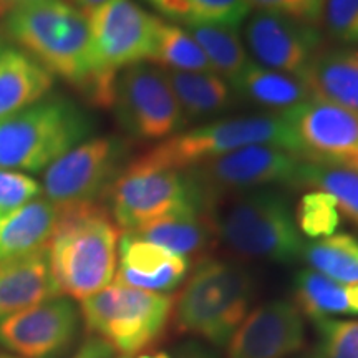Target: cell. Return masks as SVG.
<instances>
[{
  "instance_id": "obj_18",
  "label": "cell",
  "mask_w": 358,
  "mask_h": 358,
  "mask_svg": "<svg viewBox=\"0 0 358 358\" xmlns=\"http://www.w3.org/2000/svg\"><path fill=\"white\" fill-rule=\"evenodd\" d=\"M58 295L47 245L25 256L0 261V319Z\"/></svg>"
},
{
  "instance_id": "obj_23",
  "label": "cell",
  "mask_w": 358,
  "mask_h": 358,
  "mask_svg": "<svg viewBox=\"0 0 358 358\" xmlns=\"http://www.w3.org/2000/svg\"><path fill=\"white\" fill-rule=\"evenodd\" d=\"M237 100L250 101L252 105L268 110V113H287L303 103L310 101L312 95L301 78L271 69L250 64L231 85Z\"/></svg>"
},
{
  "instance_id": "obj_25",
  "label": "cell",
  "mask_w": 358,
  "mask_h": 358,
  "mask_svg": "<svg viewBox=\"0 0 358 358\" xmlns=\"http://www.w3.org/2000/svg\"><path fill=\"white\" fill-rule=\"evenodd\" d=\"M295 306L319 322L335 315H358V284L347 285L303 268L294 282Z\"/></svg>"
},
{
  "instance_id": "obj_3",
  "label": "cell",
  "mask_w": 358,
  "mask_h": 358,
  "mask_svg": "<svg viewBox=\"0 0 358 358\" xmlns=\"http://www.w3.org/2000/svg\"><path fill=\"white\" fill-rule=\"evenodd\" d=\"M214 236L241 259L290 264L302 257L303 239L287 198L279 189L236 192L208 209Z\"/></svg>"
},
{
  "instance_id": "obj_44",
  "label": "cell",
  "mask_w": 358,
  "mask_h": 358,
  "mask_svg": "<svg viewBox=\"0 0 358 358\" xmlns=\"http://www.w3.org/2000/svg\"><path fill=\"white\" fill-rule=\"evenodd\" d=\"M6 13V6H3V0H0V15Z\"/></svg>"
},
{
  "instance_id": "obj_20",
  "label": "cell",
  "mask_w": 358,
  "mask_h": 358,
  "mask_svg": "<svg viewBox=\"0 0 358 358\" xmlns=\"http://www.w3.org/2000/svg\"><path fill=\"white\" fill-rule=\"evenodd\" d=\"M302 82L313 100L358 111V48L340 45L322 48Z\"/></svg>"
},
{
  "instance_id": "obj_45",
  "label": "cell",
  "mask_w": 358,
  "mask_h": 358,
  "mask_svg": "<svg viewBox=\"0 0 358 358\" xmlns=\"http://www.w3.org/2000/svg\"><path fill=\"white\" fill-rule=\"evenodd\" d=\"M122 358H129V357H122Z\"/></svg>"
},
{
  "instance_id": "obj_43",
  "label": "cell",
  "mask_w": 358,
  "mask_h": 358,
  "mask_svg": "<svg viewBox=\"0 0 358 358\" xmlns=\"http://www.w3.org/2000/svg\"><path fill=\"white\" fill-rule=\"evenodd\" d=\"M0 358H17V357H12L10 353H7V352H3V350H0Z\"/></svg>"
},
{
  "instance_id": "obj_36",
  "label": "cell",
  "mask_w": 358,
  "mask_h": 358,
  "mask_svg": "<svg viewBox=\"0 0 358 358\" xmlns=\"http://www.w3.org/2000/svg\"><path fill=\"white\" fill-rule=\"evenodd\" d=\"M115 348L106 340L100 337H92L80 347L73 358H113Z\"/></svg>"
},
{
  "instance_id": "obj_16",
  "label": "cell",
  "mask_w": 358,
  "mask_h": 358,
  "mask_svg": "<svg viewBox=\"0 0 358 358\" xmlns=\"http://www.w3.org/2000/svg\"><path fill=\"white\" fill-rule=\"evenodd\" d=\"M306 345L302 312L289 301L262 303L229 340L227 358H287Z\"/></svg>"
},
{
  "instance_id": "obj_12",
  "label": "cell",
  "mask_w": 358,
  "mask_h": 358,
  "mask_svg": "<svg viewBox=\"0 0 358 358\" xmlns=\"http://www.w3.org/2000/svg\"><path fill=\"white\" fill-rule=\"evenodd\" d=\"M88 20L93 55L101 71L116 75L118 70L151 60L159 19L134 0H110Z\"/></svg>"
},
{
  "instance_id": "obj_34",
  "label": "cell",
  "mask_w": 358,
  "mask_h": 358,
  "mask_svg": "<svg viewBox=\"0 0 358 358\" xmlns=\"http://www.w3.org/2000/svg\"><path fill=\"white\" fill-rule=\"evenodd\" d=\"M42 186L27 174L0 169V216L38 198Z\"/></svg>"
},
{
  "instance_id": "obj_19",
  "label": "cell",
  "mask_w": 358,
  "mask_h": 358,
  "mask_svg": "<svg viewBox=\"0 0 358 358\" xmlns=\"http://www.w3.org/2000/svg\"><path fill=\"white\" fill-rule=\"evenodd\" d=\"M53 77L25 50L0 38V120L50 93Z\"/></svg>"
},
{
  "instance_id": "obj_39",
  "label": "cell",
  "mask_w": 358,
  "mask_h": 358,
  "mask_svg": "<svg viewBox=\"0 0 358 358\" xmlns=\"http://www.w3.org/2000/svg\"><path fill=\"white\" fill-rule=\"evenodd\" d=\"M108 2L110 0H69V3H71L75 8H78L80 12H83L87 17L92 15L93 12Z\"/></svg>"
},
{
  "instance_id": "obj_6",
  "label": "cell",
  "mask_w": 358,
  "mask_h": 358,
  "mask_svg": "<svg viewBox=\"0 0 358 358\" xmlns=\"http://www.w3.org/2000/svg\"><path fill=\"white\" fill-rule=\"evenodd\" d=\"M105 198L116 226L127 231L176 213L209 209L189 174L155 163L146 155L128 161Z\"/></svg>"
},
{
  "instance_id": "obj_21",
  "label": "cell",
  "mask_w": 358,
  "mask_h": 358,
  "mask_svg": "<svg viewBox=\"0 0 358 358\" xmlns=\"http://www.w3.org/2000/svg\"><path fill=\"white\" fill-rule=\"evenodd\" d=\"M60 208L47 198H35L0 216V261L45 248L55 231Z\"/></svg>"
},
{
  "instance_id": "obj_13",
  "label": "cell",
  "mask_w": 358,
  "mask_h": 358,
  "mask_svg": "<svg viewBox=\"0 0 358 358\" xmlns=\"http://www.w3.org/2000/svg\"><path fill=\"white\" fill-rule=\"evenodd\" d=\"M285 115L301 158L358 173V111L312 98Z\"/></svg>"
},
{
  "instance_id": "obj_26",
  "label": "cell",
  "mask_w": 358,
  "mask_h": 358,
  "mask_svg": "<svg viewBox=\"0 0 358 358\" xmlns=\"http://www.w3.org/2000/svg\"><path fill=\"white\" fill-rule=\"evenodd\" d=\"M181 25L198 42L214 73H217L231 85L252 62L245 50L244 42L239 37V29L194 24V22H186Z\"/></svg>"
},
{
  "instance_id": "obj_37",
  "label": "cell",
  "mask_w": 358,
  "mask_h": 358,
  "mask_svg": "<svg viewBox=\"0 0 358 358\" xmlns=\"http://www.w3.org/2000/svg\"><path fill=\"white\" fill-rule=\"evenodd\" d=\"M151 7L171 20L185 22L187 15V0H146Z\"/></svg>"
},
{
  "instance_id": "obj_40",
  "label": "cell",
  "mask_w": 358,
  "mask_h": 358,
  "mask_svg": "<svg viewBox=\"0 0 358 358\" xmlns=\"http://www.w3.org/2000/svg\"><path fill=\"white\" fill-rule=\"evenodd\" d=\"M47 2V0H3V6H6V13L12 8L24 7V6H32V3H40Z\"/></svg>"
},
{
  "instance_id": "obj_27",
  "label": "cell",
  "mask_w": 358,
  "mask_h": 358,
  "mask_svg": "<svg viewBox=\"0 0 358 358\" xmlns=\"http://www.w3.org/2000/svg\"><path fill=\"white\" fill-rule=\"evenodd\" d=\"M302 257L312 271L347 285L358 284V239L345 232L303 245Z\"/></svg>"
},
{
  "instance_id": "obj_7",
  "label": "cell",
  "mask_w": 358,
  "mask_h": 358,
  "mask_svg": "<svg viewBox=\"0 0 358 358\" xmlns=\"http://www.w3.org/2000/svg\"><path fill=\"white\" fill-rule=\"evenodd\" d=\"M252 145H277L299 155L292 127L285 113L214 120L201 127L173 134L145 155L163 166L186 171Z\"/></svg>"
},
{
  "instance_id": "obj_29",
  "label": "cell",
  "mask_w": 358,
  "mask_h": 358,
  "mask_svg": "<svg viewBox=\"0 0 358 358\" xmlns=\"http://www.w3.org/2000/svg\"><path fill=\"white\" fill-rule=\"evenodd\" d=\"M315 187L319 191L329 192L337 201L338 211H342L358 226V173L350 169L329 166V164L303 161L299 185Z\"/></svg>"
},
{
  "instance_id": "obj_9",
  "label": "cell",
  "mask_w": 358,
  "mask_h": 358,
  "mask_svg": "<svg viewBox=\"0 0 358 358\" xmlns=\"http://www.w3.org/2000/svg\"><path fill=\"white\" fill-rule=\"evenodd\" d=\"M111 108L133 140L164 141L186 127L166 71L150 62L127 66L116 75Z\"/></svg>"
},
{
  "instance_id": "obj_5",
  "label": "cell",
  "mask_w": 358,
  "mask_h": 358,
  "mask_svg": "<svg viewBox=\"0 0 358 358\" xmlns=\"http://www.w3.org/2000/svg\"><path fill=\"white\" fill-rule=\"evenodd\" d=\"M256 294L248 268L222 259H199L176 301V324L214 347H224L239 329Z\"/></svg>"
},
{
  "instance_id": "obj_35",
  "label": "cell",
  "mask_w": 358,
  "mask_h": 358,
  "mask_svg": "<svg viewBox=\"0 0 358 358\" xmlns=\"http://www.w3.org/2000/svg\"><path fill=\"white\" fill-rule=\"evenodd\" d=\"M324 2L325 0H249L250 7L256 10L279 13L312 25L320 24Z\"/></svg>"
},
{
  "instance_id": "obj_4",
  "label": "cell",
  "mask_w": 358,
  "mask_h": 358,
  "mask_svg": "<svg viewBox=\"0 0 358 358\" xmlns=\"http://www.w3.org/2000/svg\"><path fill=\"white\" fill-rule=\"evenodd\" d=\"M95 131V120L77 101L47 95L0 120V169L40 173Z\"/></svg>"
},
{
  "instance_id": "obj_38",
  "label": "cell",
  "mask_w": 358,
  "mask_h": 358,
  "mask_svg": "<svg viewBox=\"0 0 358 358\" xmlns=\"http://www.w3.org/2000/svg\"><path fill=\"white\" fill-rule=\"evenodd\" d=\"M178 358H216V355L198 342H186L178 348Z\"/></svg>"
},
{
  "instance_id": "obj_24",
  "label": "cell",
  "mask_w": 358,
  "mask_h": 358,
  "mask_svg": "<svg viewBox=\"0 0 358 358\" xmlns=\"http://www.w3.org/2000/svg\"><path fill=\"white\" fill-rule=\"evenodd\" d=\"M128 232L186 259L192 256L203 259L206 249L216 237L208 211L176 213Z\"/></svg>"
},
{
  "instance_id": "obj_2",
  "label": "cell",
  "mask_w": 358,
  "mask_h": 358,
  "mask_svg": "<svg viewBox=\"0 0 358 358\" xmlns=\"http://www.w3.org/2000/svg\"><path fill=\"white\" fill-rule=\"evenodd\" d=\"M118 243V226L106 208L96 203L60 208L47 244L58 292L85 301L105 289L115 279Z\"/></svg>"
},
{
  "instance_id": "obj_14",
  "label": "cell",
  "mask_w": 358,
  "mask_h": 358,
  "mask_svg": "<svg viewBox=\"0 0 358 358\" xmlns=\"http://www.w3.org/2000/svg\"><path fill=\"white\" fill-rule=\"evenodd\" d=\"M245 50L254 64L301 78L324 45L317 25L279 15L250 12L244 25Z\"/></svg>"
},
{
  "instance_id": "obj_33",
  "label": "cell",
  "mask_w": 358,
  "mask_h": 358,
  "mask_svg": "<svg viewBox=\"0 0 358 358\" xmlns=\"http://www.w3.org/2000/svg\"><path fill=\"white\" fill-rule=\"evenodd\" d=\"M320 348L327 358H358V322L332 320L315 322Z\"/></svg>"
},
{
  "instance_id": "obj_28",
  "label": "cell",
  "mask_w": 358,
  "mask_h": 358,
  "mask_svg": "<svg viewBox=\"0 0 358 358\" xmlns=\"http://www.w3.org/2000/svg\"><path fill=\"white\" fill-rule=\"evenodd\" d=\"M150 64L164 70L213 71L204 52L185 27L161 19Z\"/></svg>"
},
{
  "instance_id": "obj_22",
  "label": "cell",
  "mask_w": 358,
  "mask_h": 358,
  "mask_svg": "<svg viewBox=\"0 0 358 358\" xmlns=\"http://www.w3.org/2000/svg\"><path fill=\"white\" fill-rule=\"evenodd\" d=\"M164 71L186 124L222 115L236 105L234 90L214 71Z\"/></svg>"
},
{
  "instance_id": "obj_15",
  "label": "cell",
  "mask_w": 358,
  "mask_h": 358,
  "mask_svg": "<svg viewBox=\"0 0 358 358\" xmlns=\"http://www.w3.org/2000/svg\"><path fill=\"white\" fill-rule=\"evenodd\" d=\"M78 312L53 297L0 319V345L20 358H60L77 338Z\"/></svg>"
},
{
  "instance_id": "obj_10",
  "label": "cell",
  "mask_w": 358,
  "mask_h": 358,
  "mask_svg": "<svg viewBox=\"0 0 358 358\" xmlns=\"http://www.w3.org/2000/svg\"><path fill=\"white\" fill-rule=\"evenodd\" d=\"M129 145L120 136L80 143L45 169L42 191L58 208L96 203L127 166Z\"/></svg>"
},
{
  "instance_id": "obj_31",
  "label": "cell",
  "mask_w": 358,
  "mask_h": 358,
  "mask_svg": "<svg viewBox=\"0 0 358 358\" xmlns=\"http://www.w3.org/2000/svg\"><path fill=\"white\" fill-rule=\"evenodd\" d=\"M252 12L249 0H187L186 22L239 29Z\"/></svg>"
},
{
  "instance_id": "obj_41",
  "label": "cell",
  "mask_w": 358,
  "mask_h": 358,
  "mask_svg": "<svg viewBox=\"0 0 358 358\" xmlns=\"http://www.w3.org/2000/svg\"><path fill=\"white\" fill-rule=\"evenodd\" d=\"M138 358H173V357H169L168 353L164 352H159V353H146V355H141Z\"/></svg>"
},
{
  "instance_id": "obj_11",
  "label": "cell",
  "mask_w": 358,
  "mask_h": 358,
  "mask_svg": "<svg viewBox=\"0 0 358 358\" xmlns=\"http://www.w3.org/2000/svg\"><path fill=\"white\" fill-rule=\"evenodd\" d=\"M303 161L287 148L252 145L186 169V173L211 206L216 199L236 192L271 186L297 187Z\"/></svg>"
},
{
  "instance_id": "obj_30",
  "label": "cell",
  "mask_w": 358,
  "mask_h": 358,
  "mask_svg": "<svg viewBox=\"0 0 358 358\" xmlns=\"http://www.w3.org/2000/svg\"><path fill=\"white\" fill-rule=\"evenodd\" d=\"M301 234L310 239H325L335 234L340 226V211L337 201L325 191H310L302 196L295 211Z\"/></svg>"
},
{
  "instance_id": "obj_42",
  "label": "cell",
  "mask_w": 358,
  "mask_h": 358,
  "mask_svg": "<svg viewBox=\"0 0 358 358\" xmlns=\"http://www.w3.org/2000/svg\"><path fill=\"white\" fill-rule=\"evenodd\" d=\"M301 358H327V357L320 350H312V352L306 353V355H302Z\"/></svg>"
},
{
  "instance_id": "obj_8",
  "label": "cell",
  "mask_w": 358,
  "mask_h": 358,
  "mask_svg": "<svg viewBox=\"0 0 358 358\" xmlns=\"http://www.w3.org/2000/svg\"><path fill=\"white\" fill-rule=\"evenodd\" d=\"M171 310V295L120 284L106 285L82 301L87 329L124 357L151 345L166 329Z\"/></svg>"
},
{
  "instance_id": "obj_17",
  "label": "cell",
  "mask_w": 358,
  "mask_h": 358,
  "mask_svg": "<svg viewBox=\"0 0 358 358\" xmlns=\"http://www.w3.org/2000/svg\"><path fill=\"white\" fill-rule=\"evenodd\" d=\"M120 266L115 272V284L146 290L171 292L186 279L189 259L143 241L131 232H124L118 243Z\"/></svg>"
},
{
  "instance_id": "obj_1",
  "label": "cell",
  "mask_w": 358,
  "mask_h": 358,
  "mask_svg": "<svg viewBox=\"0 0 358 358\" xmlns=\"http://www.w3.org/2000/svg\"><path fill=\"white\" fill-rule=\"evenodd\" d=\"M3 38L35 58L53 78L78 90L92 105L111 108L116 75L96 66L90 20L65 0L12 8L2 24Z\"/></svg>"
},
{
  "instance_id": "obj_32",
  "label": "cell",
  "mask_w": 358,
  "mask_h": 358,
  "mask_svg": "<svg viewBox=\"0 0 358 358\" xmlns=\"http://www.w3.org/2000/svg\"><path fill=\"white\" fill-rule=\"evenodd\" d=\"M320 24L340 47L358 48V0H325Z\"/></svg>"
}]
</instances>
